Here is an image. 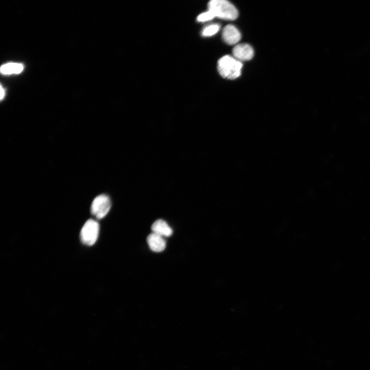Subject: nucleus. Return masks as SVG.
<instances>
[{
    "instance_id": "nucleus-7",
    "label": "nucleus",
    "mask_w": 370,
    "mask_h": 370,
    "mask_svg": "<svg viewBox=\"0 0 370 370\" xmlns=\"http://www.w3.org/2000/svg\"><path fill=\"white\" fill-rule=\"evenodd\" d=\"M222 37L224 41L229 45L236 44L241 38L239 31L233 25H229L224 27Z\"/></svg>"
},
{
    "instance_id": "nucleus-10",
    "label": "nucleus",
    "mask_w": 370,
    "mask_h": 370,
    "mask_svg": "<svg viewBox=\"0 0 370 370\" xmlns=\"http://www.w3.org/2000/svg\"><path fill=\"white\" fill-rule=\"evenodd\" d=\"M220 29L218 24H213L205 27L203 32L202 35L204 37H210L216 34Z\"/></svg>"
},
{
    "instance_id": "nucleus-4",
    "label": "nucleus",
    "mask_w": 370,
    "mask_h": 370,
    "mask_svg": "<svg viewBox=\"0 0 370 370\" xmlns=\"http://www.w3.org/2000/svg\"><path fill=\"white\" fill-rule=\"evenodd\" d=\"M99 233L98 223L92 219L87 221L80 233V239L83 244L92 246L97 241Z\"/></svg>"
},
{
    "instance_id": "nucleus-5",
    "label": "nucleus",
    "mask_w": 370,
    "mask_h": 370,
    "mask_svg": "<svg viewBox=\"0 0 370 370\" xmlns=\"http://www.w3.org/2000/svg\"><path fill=\"white\" fill-rule=\"evenodd\" d=\"M235 59L240 62L248 61L253 56L254 51L252 47L247 44H239L233 50Z\"/></svg>"
},
{
    "instance_id": "nucleus-8",
    "label": "nucleus",
    "mask_w": 370,
    "mask_h": 370,
    "mask_svg": "<svg viewBox=\"0 0 370 370\" xmlns=\"http://www.w3.org/2000/svg\"><path fill=\"white\" fill-rule=\"evenodd\" d=\"M152 233L164 238L172 236L173 231L168 223L163 220L156 221L152 225Z\"/></svg>"
},
{
    "instance_id": "nucleus-1",
    "label": "nucleus",
    "mask_w": 370,
    "mask_h": 370,
    "mask_svg": "<svg viewBox=\"0 0 370 370\" xmlns=\"http://www.w3.org/2000/svg\"><path fill=\"white\" fill-rule=\"evenodd\" d=\"M208 11L215 17L227 20H234L238 17V12L231 3L225 0H212L208 4Z\"/></svg>"
},
{
    "instance_id": "nucleus-9",
    "label": "nucleus",
    "mask_w": 370,
    "mask_h": 370,
    "mask_svg": "<svg viewBox=\"0 0 370 370\" xmlns=\"http://www.w3.org/2000/svg\"><path fill=\"white\" fill-rule=\"evenodd\" d=\"M24 67L20 64L10 63L3 66L1 72L6 75L19 74L23 70Z\"/></svg>"
},
{
    "instance_id": "nucleus-3",
    "label": "nucleus",
    "mask_w": 370,
    "mask_h": 370,
    "mask_svg": "<svg viewBox=\"0 0 370 370\" xmlns=\"http://www.w3.org/2000/svg\"><path fill=\"white\" fill-rule=\"evenodd\" d=\"M111 208V202L109 196L106 194H100L93 200L91 211L96 218L101 219L107 215Z\"/></svg>"
},
{
    "instance_id": "nucleus-2",
    "label": "nucleus",
    "mask_w": 370,
    "mask_h": 370,
    "mask_svg": "<svg viewBox=\"0 0 370 370\" xmlns=\"http://www.w3.org/2000/svg\"><path fill=\"white\" fill-rule=\"evenodd\" d=\"M243 65L241 62L230 56H225L218 62V69L224 78L235 79L241 74Z\"/></svg>"
},
{
    "instance_id": "nucleus-6",
    "label": "nucleus",
    "mask_w": 370,
    "mask_h": 370,
    "mask_svg": "<svg viewBox=\"0 0 370 370\" xmlns=\"http://www.w3.org/2000/svg\"><path fill=\"white\" fill-rule=\"evenodd\" d=\"M147 243L150 249L155 252H162L166 247L164 238L153 233L148 236Z\"/></svg>"
},
{
    "instance_id": "nucleus-11",
    "label": "nucleus",
    "mask_w": 370,
    "mask_h": 370,
    "mask_svg": "<svg viewBox=\"0 0 370 370\" xmlns=\"http://www.w3.org/2000/svg\"><path fill=\"white\" fill-rule=\"evenodd\" d=\"M215 17L212 13L208 11L207 12L201 14L197 17V21L199 22H206L213 19Z\"/></svg>"
},
{
    "instance_id": "nucleus-12",
    "label": "nucleus",
    "mask_w": 370,
    "mask_h": 370,
    "mask_svg": "<svg viewBox=\"0 0 370 370\" xmlns=\"http://www.w3.org/2000/svg\"><path fill=\"white\" fill-rule=\"evenodd\" d=\"M5 91L3 89V87L1 86V97H0V98H1L2 100H3V99L5 97Z\"/></svg>"
}]
</instances>
